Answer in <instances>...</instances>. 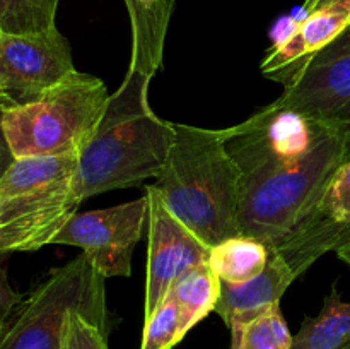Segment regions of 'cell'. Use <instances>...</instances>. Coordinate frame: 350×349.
Wrapping results in <instances>:
<instances>
[{"label": "cell", "instance_id": "16", "mask_svg": "<svg viewBox=\"0 0 350 349\" xmlns=\"http://www.w3.org/2000/svg\"><path fill=\"white\" fill-rule=\"evenodd\" d=\"M350 222V157L335 171L330 183L325 188L320 202L306 221L284 245L306 242L313 236L330 229L342 228ZM280 245V246H284ZM279 246V248H280Z\"/></svg>", "mask_w": 350, "mask_h": 349}, {"label": "cell", "instance_id": "7", "mask_svg": "<svg viewBox=\"0 0 350 349\" xmlns=\"http://www.w3.org/2000/svg\"><path fill=\"white\" fill-rule=\"evenodd\" d=\"M149 224L147 197L99 211L75 212L53 245L79 246L105 279L132 272V255Z\"/></svg>", "mask_w": 350, "mask_h": 349}, {"label": "cell", "instance_id": "5", "mask_svg": "<svg viewBox=\"0 0 350 349\" xmlns=\"http://www.w3.org/2000/svg\"><path fill=\"white\" fill-rule=\"evenodd\" d=\"M77 154L16 157L0 180V253L34 252L53 243L77 212Z\"/></svg>", "mask_w": 350, "mask_h": 349}, {"label": "cell", "instance_id": "17", "mask_svg": "<svg viewBox=\"0 0 350 349\" xmlns=\"http://www.w3.org/2000/svg\"><path fill=\"white\" fill-rule=\"evenodd\" d=\"M167 294H171L180 307L183 327L188 334L198 322L215 310L221 294V281L211 263L204 262L185 272Z\"/></svg>", "mask_w": 350, "mask_h": 349}, {"label": "cell", "instance_id": "13", "mask_svg": "<svg viewBox=\"0 0 350 349\" xmlns=\"http://www.w3.org/2000/svg\"><path fill=\"white\" fill-rule=\"evenodd\" d=\"M132 26V58L130 70L152 79L163 65L164 41L174 9V0L139 3L125 0Z\"/></svg>", "mask_w": 350, "mask_h": 349}, {"label": "cell", "instance_id": "4", "mask_svg": "<svg viewBox=\"0 0 350 349\" xmlns=\"http://www.w3.org/2000/svg\"><path fill=\"white\" fill-rule=\"evenodd\" d=\"M105 281L82 253L51 270L26 296L2 294L0 349H64L74 311L108 334Z\"/></svg>", "mask_w": 350, "mask_h": 349}, {"label": "cell", "instance_id": "10", "mask_svg": "<svg viewBox=\"0 0 350 349\" xmlns=\"http://www.w3.org/2000/svg\"><path fill=\"white\" fill-rule=\"evenodd\" d=\"M149 202L147 224V281L146 318L154 313L167 296L173 284L193 267L208 262L211 246L205 245L195 233L178 221L154 185L146 187Z\"/></svg>", "mask_w": 350, "mask_h": 349}, {"label": "cell", "instance_id": "28", "mask_svg": "<svg viewBox=\"0 0 350 349\" xmlns=\"http://www.w3.org/2000/svg\"><path fill=\"white\" fill-rule=\"evenodd\" d=\"M345 349H350V346H349V348H345Z\"/></svg>", "mask_w": 350, "mask_h": 349}, {"label": "cell", "instance_id": "22", "mask_svg": "<svg viewBox=\"0 0 350 349\" xmlns=\"http://www.w3.org/2000/svg\"><path fill=\"white\" fill-rule=\"evenodd\" d=\"M64 349H108L106 332L82 313L74 311L68 318Z\"/></svg>", "mask_w": 350, "mask_h": 349}, {"label": "cell", "instance_id": "6", "mask_svg": "<svg viewBox=\"0 0 350 349\" xmlns=\"http://www.w3.org/2000/svg\"><path fill=\"white\" fill-rule=\"evenodd\" d=\"M108 99L101 79L75 70L34 101L3 108V132L14 157L79 154Z\"/></svg>", "mask_w": 350, "mask_h": 349}, {"label": "cell", "instance_id": "18", "mask_svg": "<svg viewBox=\"0 0 350 349\" xmlns=\"http://www.w3.org/2000/svg\"><path fill=\"white\" fill-rule=\"evenodd\" d=\"M60 0H0V33L33 34L55 27Z\"/></svg>", "mask_w": 350, "mask_h": 349}, {"label": "cell", "instance_id": "14", "mask_svg": "<svg viewBox=\"0 0 350 349\" xmlns=\"http://www.w3.org/2000/svg\"><path fill=\"white\" fill-rule=\"evenodd\" d=\"M349 346L350 301L342 300L334 286L325 296L320 313L303 322L291 349H345Z\"/></svg>", "mask_w": 350, "mask_h": 349}, {"label": "cell", "instance_id": "1", "mask_svg": "<svg viewBox=\"0 0 350 349\" xmlns=\"http://www.w3.org/2000/svg\"><path fill=\"white\" fill-rule=\"evenodd\" d=\"M241 171L239 235L279 248L306 221L350 157V132L270 103L222 130Z\"/></svg>", "mask_w": 350, "mask_h": 349}, {"label": "cell", "instance_id": "19", "mask_svg": "<svg viewBox=\"0 0 350 349\" xmlns=\"http://www.w3.org/2000/svg\"><path fill=\"white\" fill-rule=\"evenodd\" d=\"M187 335L183 315L171 294H167L150 317L146 318L140 349H173Z\"/></svg>", "mask_w": 350, "mask_h": 349}, {"label": "cell", "instance_id": "23", "mask_svg": "<svg viewBox=\"0 0 350 349\" xmlns=\"http://www.w3.org/2000/svg\"><path fill=\"white\" fill-rule=\"evenodd\" d=\"M2 115H3V106L0 105V180L5 174V171L9 170L10 164L14 163V154L12 149L9 146V140H7L5 132H3V125H2Z\"/></svg>", "mask_w": 350, "mask_h": 349}, {"label": "cell", "instance_id": "2", "mask_svg": "<svg viewBox=\"0 0 350 349\" xmlns=\"http://www.w3.org/2000/svg\"><path fill=\"white\" fill-rule=\"evenodd\" d=\"M149 84V77L129 68L109 94L98 127L77 154L74 190L81 201L156 178L163 170L174 130L173 122L150 108Z\"/></svg>", "mask_w": 350, "mask_h": 349}, {"label": "cell", "instance_id": "25", "mask_svg": "<svg viewBox=\"0 0 350 349\" xmlns=\"http://www.w3.org/2000/svg\"><path fill=\"white\" fill-rule=\"evenodd\" d=\"M335 253L338 255V259L344 260L347 266H350V243H347V245H344V246H340V248L335 250Z\"/></svg>", "mask_w": 350, "mask_h": 349}, {"label": "cell", "instance_id": "9", "mask_svg": "<svg viewBox=\"0 0 350 349\" xmlns=\"http://www.w3.org/2000/svg\"><path fill=\"white\" fill-rule=\"evenodd\" d=\"M272 105L350 132V26L308 62Z\"/></svg>", "mask_w": 350, "mask_h": 349}, {"label": "cell", "instance_id": "21", "mask_svg": "<svg viewBox=\"0 0 350 349\" xmlns=\"http://www.w3.org/2000/svg\"><path fill=\"white\" fill-rule=\"evenodd\" d=\"M350 243V222L342 228L330 229L321 235L313 236L306 242L294 243V245H284L279 250L280 255L286 259L289 267L296 276H301L304 270L310 269L320 257L327 252H335L340 246Z\"/></svg>", "mask_w": 350, "mask_h": 349}, {"label": "cell", "instance_id": "26", "mask_svg": "<svg viewBox=\"0 0 350 349\" xmlns=\"http://www.w3.org/2000/svg\"><path fill=\"white\" fill-rule=\"evenodd\" d=\"M133 2H139V3H154V2H159V0H133Z\"/></svg>", "mask_w": 350, "mask_h": 349}, {"label": "cell", "instance_id": "20", "mask_svg": "<svg viewBox=\"0 0 350 349\" xmlns=\"http://www.w3.org/2000/svg\"><path fill=\"white\" fill-rule=\"evenodd\" d=\"M294 335L282 317L280 307H273L255 322L246 325L232 349H291Z\"/></svg>", "mask_w": 350, "mask_h": 349}, {"label": "cell", "instance_id": "27", "mask_svg": "<svg viewBox=\"0 0 350 349\" xmlns=\"http://www.w3.org/2000/svg\"><path fill=\"white\" fill-rule=\"evenodd\" d=\"M3 257H5V255H2V253H0V260H2V259H3Z\"/></svg>", "mask_w": 350, "mask_h": 349}, {"label": "cell", "instance_id": "12", "mask_svg": "<svg viewBox=\"0 0 350 349\" xmlns=\"http://www.w3.org/2000/svg\"><path fill=\"white\" fill-rule=\"evenodd\" d=\"M296 277L279 250L272 248L262 274L243 284L221 283V294L214 311L231 331V346L238 341L246 325L279 305Z\"/></svg>", "mask_w": 350, "mask_h": 349}, {"label": "cell", "instance_id": "24", "mask_svg": "<svg viewBox=\"0 0 350 349\" xmlns=\"http://www.w3.org/2000/svg\"><path fill=\"white\" fill-rule=\"evenodd\" d=\"M330 2H334V0H306V2H304V5H303L304 16H306V14H310V12H313V10H317L318 7H323V5H327V3H330Z\"/></svg>", "mask_w": 350, "mask_h": 349}, {"label": "cell", "instance_id": "11", "mask_svg": "<svg viewBox=\"0 0 350 349\" xmlns=\"http://www.w3.org/2000/svg\"><path fill=\"white\" fill-rule=\"evenodd\" d=\"M350 26V0H334L297 21L262 60L260 70L272 81L289 86L308 62Z\"/></svg>", "mask_w": 350, "mask_h": 349}, {"label": "cell", "instance_id": "15", "mask_svg": "<svg viewBox=\"0 0 350 349\" xmlns=\"http://www.w3.org/2000/svg\"><path fill=\"white\" fill-rule=\"evenodd\" d=\"M272 248L248 235H236L211 248L212 270L221 283L243 284L267 267Z\"/></svg>", "mask_w": 350, "mask_h": 349}, {"label": "cell", "instance_id": "3", "mask_svg": "<svg viewBox=\"0 0 350 349\" xmlns=\"http://www.w3.org/2000/svg\"><path fill=\"white\" fill-rule=\"evenodd\" d=\"M174 139L154 188L167 211L205 245L239 235L241 171L222 130L173 123Z\"/></svg>", "mask_w": 350, "mask_h": 349}, {"label": "cell", "instance_id": "8", "mask_svg": "<svg viewBox=\"0 0 350 349\" xmlns=\"http://www.w3.org/2000/svg\"><path fill=\"white\" fill-rule=\"evenodd\" d=\"M70 44L57 29L33 34L0 33V105L34 101L75 72Z\"/></svg>", "mask_w": 350, "mask_h": 349}]
</instances>
